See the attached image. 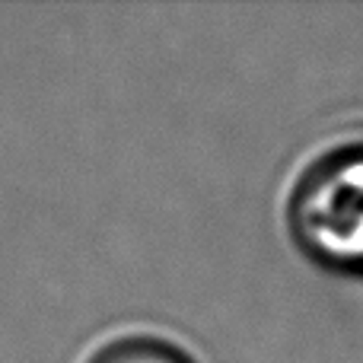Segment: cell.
Wrapping results in <instances>:
<instances>
[{"mask_svg": "<svg viewBox=\"0 0 363 363\" xmlns=\"http://www.w3.org/2000/svg\"><path fill=\"white\" fill-rule=\"evenodd\" d=\"M287 226L309 262L363 271V144L335 147L300 172Z\"/></svg>", "mask_w": 363, "mask_h": 363, "instance_id": "6da1fadb", "label": "cell"}, {"mask_svg": "<svg viewBox=\"0 0 363 363\" xmlns=\"http://www.w3.org/2000/svg\"><path fill=\"white\" fill-rule=\"evenodd\" d=\"M86 363H194L182 347L153 335H128L102 345Z\"/></svg>", "mask_w": 363, "mask_h": 363, "instance_id": "7a4b0ae2", "label": "cell"}]
</instances>
